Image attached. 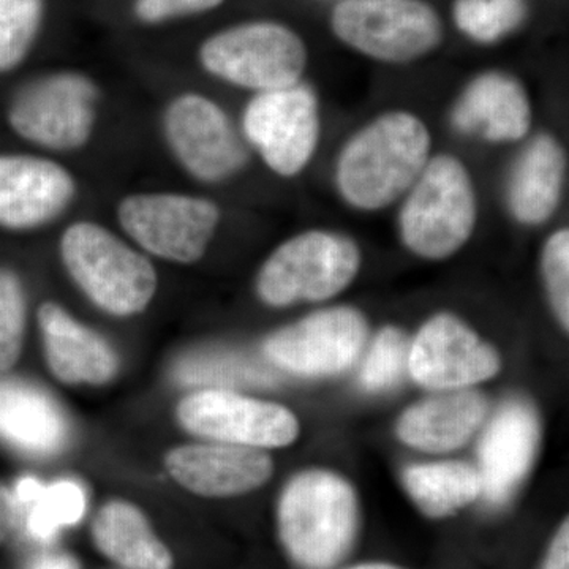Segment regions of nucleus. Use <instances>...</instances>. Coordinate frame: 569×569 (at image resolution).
Masks as SVG:
<instances>
[{"mask_svg": "<svg viewBox=\"0 0 569 569\" xmlns=\"http://www.w3.org/2000/svg\"><path fill=\"white\" fill-rule=\"evenodd\" d=\"M452 122L460 132L488 141H519L531 126L529 97L515 78L489 71L467 86L452 110Z\"/></svg>", "mask_w": 569, "mask_h": 569, "instance_id": "nucleus-19", "label": "nucleus"}, {"mask_svg": "<svg viewBox=\"0 0 569 569\" xmlns=\"http://www.w3.org/2000/svg\"><path fill=\"white\" fill-rule=\"evenodd\" d=\"M39 325L48 366L63 383L103 385L114 377L118 359L107 340L61 306H41Z\"/></svg>", "mask_w": 569, "mask_h": 569, "instance_id": "nucleus-18", "label": "nucleus"}, {"mask_svg": "<svg viewBox=\"0 0 569 569\" xmlns=\"http://www.w3.org/2000/svg\"><path fill=\"white\" fill-rule=\"evenodd\" d=\"M429 129L418 116L391 111L367 123L343 146L336 181L343 200L378 211L403 197L430 159Z\"/></svg>", "mask_w": 569, "mask_h": 569, "instance_id": "nucleus-1", "label": "nucleus"}, {"mask_svg": "<svg viewBox=\"0 0 569 569\" xmlns=\"http://www.w3.org/2000/svg\"><path fill=\"white\" fill-rule=\"evenodd\" d=\"M77 192L73 174L54 160L0 152V230L47 227L70 208Z\"/></svg>", "mask_w": 569, "mask_h": 569, "instance_id": "nucleus-15", "label": "nucleus"}, {"mask_svg": "<svg viewBox=\"0 0 569 569\" xmlns=\"http://www.w3.org/2000/svg\"><path fill=\"white\" fill-rule=\"evenodd\" d=\"M44 0H0V74L20 67L31 51Z\"/></svg>", "mask_w": 569, "mask_h": 569, "instance_id": "nucleus-27", "label": "nucleus"}, {"mask_svg": "<svg viewBox=\"0 0 569 569\" xmlns=\"http://www.w3.org/2000/svg\"><path fill=\"white\" fill-rule=\"evenodd\" d=\"M488 402L471 389L440 391L408 408L397 426L400 440L427 452L455 451L470 440L485 421Z\"/></svg>", "mask_w": 569, "mask_h": 569, "instance_id": "nucleus-20", "label": "nucleus"}, {"mask_svg": "<svg viewBox=\"0 0 569 569\" xmlns=\"http://www.w3.org/2000/svg\"><path fill=\"white\" fill-rule=\"evenodd\" d=\"M29 569H80L78 561L66 553H52L37 560Z\"/></svg>", "mask_w": 569, "mask_h": 569, "instance_id": "nucleus-35", "label": "nucleus"}, {"mask_svg": "<svg viewBox=\"0 0 569 569\" xmlns=\"http://www.w3.org/2000/svg\"><path fill=\"white\" fill-rule=\"evenodd\" d=\"M174 376L183 385L211 389L271 387L277 378L263 362L223 351L187 356L176 366Z\"/></svg>", "mask_w": 569, "mask_h": 569, "instance_id": "nucleus-25", "label": "nucleus"}, {"mask_svg": "<svg viewBox=\"0 0 569 569\" xmlns=\"http://www.w3.org/2000/svg\"><path fill=\"white\" fill-rule=\"evenodd\" d=\"M565 156L550 134H539L520 153L508 186V204L520 223H545L559 208Z\"/></svg>", "mask_w": 569, "mask_h": 569, "instance_id": "nucleus-21", "label": "nucleus"}, {"mask_svg": "<svg viewBox=\"0 0 569 569\" xmlns=\"http://www.w3.org/2000/svg\"><path fill=\"white\" fill-rule=\"evenodd\" d=\"M0 438L29 455L50 456L66 443V419L39 389L0 381Z\"/></svg>", "mask_w": 569, "mask_h": 569, "instance_id": "nucleus-22", "label": "nucleus"}, {"mask_svg": "<svg viewBox=\"0 0 569 569\" xmlns=\"http://www.w3.org/2000/svg\"><path fill=\"white\" fill-rule=\"evenodd\" d=\"M526 11V0H458L455 18L468 37L492 43L515 31Z\"/></svg>", "mask_w": 569, "mask_h": 569, "instance_id": "nucleus-28", "label": "nucleus"}, {"mask_svg": "<svg viewBox=\"0 0 569 569\" xmlns=\"http://www.w3.org/2000/svg\"><path fill=\"white\" fill-rule=\"evenodd\" d=\"M403 485L430 518H445L481 496L477 468L466 462L418 463L403 471Z\"/></svg>", "mask_w": 569, "mask_h": 569, "instance_id": "nucleus-24", "label": "nucleus"}, {"mask_svg": "<svg viewBox=\"0 0 569 569\" xmlns=\"http://www.w3.org/2000/svg\"><path fill=\"white\" fill-rule=\"evenodd\" d=\"M366 340L365 317L350 307H332L280 329L264 343V353L296 376H335L355 365Z\"/></svg>", "mask_w": 569, "mask_h": 569, "instance_id": "nucleus-13", "label": "nucleus"}, {"mask_svg": "<svg viewBox=\"0 0 569 569\" xmlns=\"http://www.w3.org/2000/svg\"><path fill=\"white\" fill-rule=\"evenodd\" d=\"M408 367L421 387L467 389L497 376V351L455 316L430 318L408 350Z\"/></svg>", "mask_w": 569, "mask_h": 569, "instance_id": "nucleus-14", "label": "nucleus"}, {"mask_svg": "<svg viewBox=\"0 0 569 569\" xmlns=\"http://www.w3.org/2000/svg\"><path fill=\"white\" fill-rule=\"evenodd\" d=\"M200 61L212 77L258 93L301 82L307 48L282 24L249 22L206 40Z\"/></svg>", "mask_w": 569, "mask_h": 569, "instance_id": "nucleus-7", "label": "nucleus"}, {"mask_svg": "<svg viewBox=\"0 0 569 569\" xmlns=\"http://www.w3.org/2000/svg\"><path fill=\"white\" fill-rule=\"evenodd\" d=\"M280 537L299 565L328 569L343 559L358 527V503L346 479L331 471L298 475L279 505Z\"/></svg>", "mask_w": 569, "mask_h": 569, "instance_id": "nucleus-3", "label": "nucleus"}, {"mask_svg": "<svg viewBox=\"0 0 569 569\" xmlns=\"http://www.w3.org/2000/svg\"><path fill=\"white\" fill-rule=\"evenodd\" d=\"M542 274L560 323L569 326V231L560 230L546 242Z\"/></svg>", "mask_w": 569, "mask_h": 569, "instance_id": "nucleus-31", "label": "nucleus"}, {"mask_svg": "<svg viewBox=\"0 0 569 569\" xmlns=\"http://www.w3.org/2000/svg\"><path fill=\"white\" fill-rule=\"evenodd\" d=\"M242 132L269 170L293 178L312 160L320 141L316 93L301 82L254 93L242 114Z\"/></svg>", "mask_w": 569, "mask_h": 569, "instance_id": "nucleus-10", "label": "nucleus"}, {"mask_svg": "<svg viewBox=\"0 0 569 569\" xmlns=\"http://www.w3.org/2000/svg\"><path fill=\"white\" fill-rule=\"evenodd\" d=\"M542 569H569V523L560 527L559 533L553 538L548 557Z\"/></svg>", "mask_w": 569, "mask_h": 569, "instance_id": "nucleus-33", "label": "nucleus"}, {"mask_svg": "<svg viewBox=\"0 0 569 569\" xmlns=\"http://www.w3.org/2000/svg\"><path fill=\"white\" fill-rule=\"evenodd\" d=\"M99 88L78 71H58L26 82L11 96L6 119L11 132L36 148L73 152L91 141Z\"/></svg>", "mask_w": 569, "mask_h": 569, "instance_id": "nucleus-5", "label": "nucleus"}, {"mask_svg": "<svg viewBox=\"0 0 569 569\" xmlns=\"http://www.w3.org/2000/svg\"><path fill=\"white\" fill-rule=\"evenodd\" d=\"M332 29L356 51L383 62H410L441 40V21L422 0H343Z\"/></svg>", "mask_w": 569, "mask_h": 569, "instance_id": "nucleus-9", "label": "nucleus"}, {"mask_svg": "<svg viewBox=\"0 0 569 569\" xmlns=\"http://www.w3.org/2000/svg\"><path fill=\"white\" fill-rule=\"evenodd\" d=\"M18 520V508L13 497L0 485V542L6 541L14 530Z\"/></svg>", "mask_w": 569, "mask_h": 569, "instance_id": "nucleus-34", "label": "nucleus"}, {"mask_svg": "<svg viewBox=\"0 0 569 569\" xmlns=\"http://www.w3.org/2000/svg\"><path fill=\"white\" fill-rule=\"evenodd\" d=\"M178 418L194 436L254 449L288 447L299 433L298 421L287 408L230 389H204L186 397Z\"/></svg>", "mask_w": 569, "mask_h": 569, "instance_id": "nucleus-12", "label": "nucleus"}, {"mask_svg": "<svg viewBox=\"0 0 569 569\" xmlns=\"http://www.w3.org/2000/svg\"><path fill=\"white\" fill-rule=\"evenodd\" d=\"M223 0H138L137 14L141 21L162 22L187 14L203 13L219 7Z\"/></svg>", "mask_w": 569, "mask_h": 569, "instance_id": "nucleus-32", "label": "nucleus"}, {"mask_svg": "<svg viewBox=\"0 0 569 569\" xmlns=\"http://www.w3.org/2000/svg\"><path fill=\"white\" fill-rule=\"evenodd\" d=\"M407 362V337L399 329H383L377 336L365 366H362V387L369 391L391 388L402 377Z\"/></svg>", "mask_w": 569, "mask_h": 569, "instance_id": "nucleus-30", "label": "nucleus"}, {"mask_svg": "<svg viewBox=\"0 0 569 569\" xmlns=\"http://www.w3.org/2000/svg\"><path fill=\"white\" fill-rule=\"evenodd\" d=\"M359 266L361 253L351 239L331 231H306L266 260L258 274V295L272 307L326 301L353 282Z\"/></svg>", "mask_w": 569, "mask_h": 569, "instance_id": "nucleus-6", "label": "nucleus"}, {"mask_svg": "<svg viewBox=\"0 0 569 569\" xmlns=\"http://www.w3.org/2000/svg\"><path fill=\"white\" fill-rule=\"evenodd\" d=\"M26 529L39 541H51L66 527L80 522L86 512V493L73 481L41 486L31 503L22 507Z\"/></svg>", "mask_w": 569, "mask_h": 569, "instance_id": "nucleus-26", "label": "nucleus"}, {"mask_svg": "<svg viewBox=\"0 0 569 569\" xmlns=\"http://www.w3.org/2000/svg\"><path fill=\"white\" fill-rule=\"evenodd\" d=\"M478 201L466 164L456 157H430L406 193L400 234L411 252L441 260L458 252L477 224Z\"/></svg>", "mask_w": 569, "mask_h": 569, "instance_id": "nucleus-4", "label": "nucleus"}, {"mask_svg": "<svg viewBox=\"0 0 569 569\" xmlns=\"http://www.w3.org/2000/svg\"><path fill=\"white\" fill-rule=\"evenodd\" d=\"M222 212L209 198L176 192H142L122 198L118 220L144 252L173 263L200 260L219 228Z\"/></svg>", "mask_w": 569, "mask_h": 569, "instance_id": "nucleus-8", "label": "nucleus"}, {"mask_svg": "<svg viewBox=\"0 0 569 569\" xmlns=\"http://www.w3.org/2000/svg\"><path fill=\"white\" fill-rule=\"evenodd\" d=\"M164 141L190 178L219 183L239 173L246 149L219 103L198 92L174 97L163 111Z\"/></svg>", "mask_w": 569, "mask_h": 569, "instance_id": "nucleus-11", "label": "nucleus"}, {"mask_svg": "<svg viewBox=\"0 0 569 569\" xmlns=\"http://www.w3.org/2000/svg\"><path fill=\"white\" fill-rule=\"evenodd\" d=\"M171 477L190 492L204 497H233L263 486L272 462L261 449L238 445H186L167 456Z\"/></svg>", "mask_w": 569, "mask_h": 569, "instance_id": "nucleus-16", "label": "nucleus"}, {"mask_svg": "<svg viewBox=\"0 0 569 569\" xmlns=\"http://www.w3.org/2000/svg\"><path fill=\"white\" fill-rule=\"evenodd\" d=\"M93 541L108 559L126 569H171L173 556L157 538L140 509L127 501L104 505L93 520Z\"/></svg>", "mask_w": 569, "mask_h": 569, "instance_id": "nucleus-23", "label": "nucleus"}, {"mask_svg": "<svg viewBox=\"0 0 569 569\" xmlns=\"http://www.w3.org/2000/svg\"><path fill=\"white\" fill-rule=\"evenodd\" d=\"M61 258L82 293L110 316H138L156 296L151 261L102 224L71 223L62 233Z\"/></svg>", "mask_w": 569, "mask_h": 569, "instance_id": "nucleus-2", "label": "nucleus"}, {"mask_svg": "<svg viewBox=\"0 0 569 569\" xmlns=\"http://www.w3.org/2000/svg\"><path fill=\"white\" fill-rule=\"evenodd\" d=\"M351 569H400V568L391 567V565L370 563V565H359V567H355Z\"/></svg>", "mask_w": 569, "mask_h": 569, "instance_id": "nucleus-36", "label": "nucleus"}, {"mask_svg": "<svg viewBox=\"0 0 569 569\" xmlns=\"http://www.w3.org/2000/svg\"><path fill=\"white\" fill-rule=\"evenodd\" d=\"M538 419L533 408L511 400L498 410L479 441L482 496L501 505L511 497L531 466L538 448Z\"/></svg>", "mask_w": 569, "mask_h": 569, "instance_id": "nucleus-17", "label": "nucleus"}, {"mask_svg": "<svg viewBox=\"0 0 569 569\" xmlns=\"http://www.w3.org/2000/svg\"><path fill=\"white\" fill-rule=\"evenodd\" d=\"M28 301L20 276L0 266V372L20 359L24 342Z\"/></svg>", "mask_w": 569, "mask_h": 569, "instance_id": "nucleus-29", "label": "nucleus"}]
</instances>
